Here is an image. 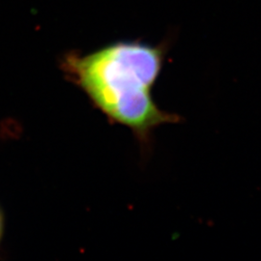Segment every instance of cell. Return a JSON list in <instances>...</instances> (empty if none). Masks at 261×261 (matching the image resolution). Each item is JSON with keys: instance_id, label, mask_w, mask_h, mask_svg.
I'll use <instances>...</instances> for the list:
<instances>
[{"instance_id": "obj_1", "label": "cell", "mask_w": 261, "mask_h": 261, "mask_svg": "<svg viewBox=\"0 0 261 261\" xmlns=\"http://www.w3.org/2000/svg\"><path fill=\"white\" fill-rule=\"evenodd\" d=\"M167 54L168 44L117 42L85 56L67 54L60 67L110 121L129 128L149 151L154 130L181 121L161 110L152 94Z\"/></svg>"}, {"instance_id": "obj_2", "label": "cell", "mask_w": 261, "mask_h": 261, "mask_svg": "<svg viewBox=\"0 0 261 261\" xmlns=\"http://www.w3.org/2000/svg\"><path fill=\"white\" fill-rule=\"evenodd\" d=\"M3 230H4V218H3L2 211H1V209H0V241H1V239H2Z\"/></svg>"}]
</instances>
